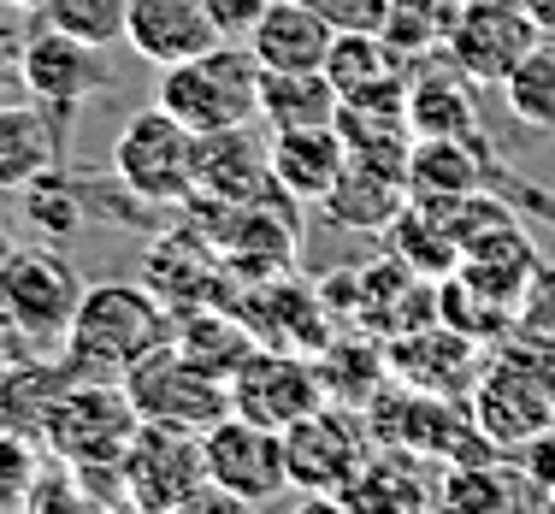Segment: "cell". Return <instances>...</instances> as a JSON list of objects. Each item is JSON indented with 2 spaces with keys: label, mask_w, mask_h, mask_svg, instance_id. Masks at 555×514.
Listing matches in <instances>:
<instances>
[{
  "label": "cell",
  "mask_w": 555,
  "mask_h": 514,
  "mask_svg": "<svg viewBox=\"0 0 555 514\" xmlns=\"http://www.w3.org/2000/svg\"><path fill=\"white\" fill-rule=\"evenodd\" d=\"M166 337L171 313L149 284H89L60 337V361L72 367V378H113L118 385Z\"/></svg>",
  "instance_id": "1"
},
{
  "label": "cell",
  "mask_w": 555,
  "mask_h": 514,
  "mask_svg": "<svg viewBox=\"0 0 555 514\" xmlns=\"http://www.w3.org/2000/svg\"><path fill=\"white\" fill-rule=\"evenodd\" d=\"M154 101L190 125L195 137H214V130H236L260 118V60L248 42H214L207 54L178 60L160 72Z\"/></svg>",
  "instance_id": "2"
},
{
  "label": "cell",
  "mask_w": 555,
  "mask_h": 514,
  "mask_svg": "<svg viewBox=\"0 0 555 514\" xmlns=\"http://www.w3.org/2000/svg\"><path fill=\"white\" fill-rule=\"evenodd\" d=\"M118 491L125 503L137 509H214L231 503L214 479H207V450H202V432H183V426H160V420H142L137 438H130L125 461H118ZM236 509V503H231Z\"/></svg>",
  "instance_id": "3"
},
{
  "label": "cell",
  "mask_w": 555,
  "mask_h": 514,
  "mask_svg": "<svg viewBox=\"0 0 555 514\" xmlns=\"http://www.w3.org/2000/svg\"><path fill=\"white\" fill-rule=\"evenodd\" d=\"M137 426H142V414L125 385H113V378H72L60 390V402L48 408L42 444H48V455L72 461L77 473H113L125 461L130 438H137Z\"/></svg>",
  "instance_id": "4"
},
{
  "label": "cell",
  "mask_w": 555,
  "mask_h": 514,
  "mask_svg": "<svg viewBox=\"0 0 555 514\" xmlns=\"http://www.w3.org/2000/svg\"><path fill=\"white\" fill-rule=\"evenodd\" d=\"M195 160H202V137L190 125H178L160 101L149 113H130L125 130L113 137V178L137 202L154 207L195 202Z\"/></svg>",
  "instance_id": "5"
},
{
  "label": "cell",
  "mask_w": 555,
  "mask_h": 514,
  "mask_svg": "<svg viewBox=\"0 0 555 514\" xmlns=\"http://www.w3.org/2000/svg\"><path fill=\"white\" fill-rule=\"evenodd\" d=\"M83 290H89L83 272L54 243H24V248L12 243L7 260H0V320H7V332L60 349Z\"/></svg>",
  "instance_id": "6"
},
{
  "label": "cell",
  "mask_w": 555,
  "mask_h": 514,
  "mask_svg": "<svg viewBox=\"0 0 555 514\" xmlns=\"http://www.w3.org/2000/svg\"><path fill=\"white\" fill-rule=\"evenodd\" d=\"M284 461H289V485L308 503H337V491H349L361 479V467L373 461V432L361 426V414L349 402H320L284 432Z\"/></svg>",
  "instance_id": "7"
},
{
  "label": "cell",
  "mask_w": 555,
  "mask_h": 514,
  "mask_svg": "<svg viewBox=\"0 0 555 514\" xmlns=\"http://www.w3.org/2000/svg\"><path fill=\"white\" fill-rule=\"evenodd\" d=\"M118 385L130 390V402H137L142 420H160V426L207 432L219 414H231V385H224L219 373H207L202 361H190L171 337L160 349L142 355Z\"/></svg>",
  "instance_id": "8"
},
{
  "label": "cell",
  "mask_w": 555,
  "mask_h": 514,
  "mask_svg": "<svg viewBox=\"0 0 555 514\" xmlns=\"http://www.w3.org/2000/svg\"><path fill=\"white\" fill-rule=\"evenodd\" d=\"M473 426L491 450H520L555 426V367L544 361H496L473 378Z\"/></svg>",
  "instance_id": "9"
},
{
  "label": "cell",
  "mask_w": 555,
  "mask_h": 514,
  "mask_svg": "<svg viewBox=\"0 0 555 514\" xmlns=\"http://www.w3.org/2000/svg\"><path fill=\"white\" fill-rule=\"evenodd\" d=\"M224 385H231V414L260 420V426H272V432H289L301 414H313L320 402H332V390H325L320 373H313L308 355L301 349H272V343H255Z\"/></svg>",
  "instance_id": "10"
},
{
  "label": "cell",
  "mask_w": 555,
  "mask_h": 514,
  "mask_svg": "<svg viewBox=\"0 0 555 514\" xmlns=\"http://www.w3.org/2000/svg\"><path fill=\"white\" fill-rule=\"evenodd\" d=\"M202 450H207V479H214L236 509H248V503H272V497H284V491H289L284 432L260 426V420L219 414L214 426L202 432Z\"/></svg>",
  "instance_id": "11"
},
{
  "label": "cell",
  "mask_w": 555,
  "mask_h": 514,
  "mask_svg": "<svg viewBox=\"0 0 555 514\" xmlns=\"http://www.w3.org/2000/svg\"><path fill=\"white\" fill-rule=\"evenodd\" d=\"M538 42H544V30L532 24L526 7H461V18L449 24L438 54L455 65L473 89H502V77L532 54Z\"/></svg>",
  "instance_id": "12"
},
{
  "label": "cell",
  "mask_w": 555,
  "mask_h": 514,
  "mask_svg": "<svg viewBox=\"0 0 555 514\" xmlns=\"http://www.w3.org/2000/svg\"><path fill=\"white\" fill-rule=\"evenodd\" d=\"M101 83H107V72H101L95 42H77L72 30H60L48 18L24 36V95L42 101L48 113H60L65 125L101 95Z\"/></svg>",
  "instance_id": "13"
},
{
  "label": "cell",
  "mask_w": 555,
  "mask_h": 514,
  "mask_svg": "<svg viewBox=\"0 0 555 514\" xmlns=\"http://www.w3.org/2000/svg\"><path fill=\"white\" fill-rule=\"evenodd\" d=\"M337 30L343 24L313 0H272L267 18L248 36V48H255L260 72H325Z\"/></svg>",
  "instance_id": "14"
},
{
  "label": "cell",
  "mask_w": 555,
  "mask_h": 514,
  "mask_svg": "<svg viewBox=\"0 0 555 514\" xmlns=\"http://www.w3.org/2000/svg\"><path fill=\"white\" fill-rule=\"evenodd\" d=\"M219 42L214 30V12L207 0H130V18H125V48L149 65H178L195 60Z\"/></svg>",
  "instance_id": "15"
},
{
  "label": "cell",
  "mask_w": 555,
  "mask_h": 514,
  "mask_svg": "<svg viewBox=\"0 0 555 514\" xmlns=\"http://www.w3.org/2000/svg\"><path fill=\"white\" fill-rule=\"evenodd\" d=\"M224 267L219 255L207 248V236H160V243L149 248V260H142V284L154 290V296L166 301V313L178 320V313H195V308H214L224 301Z\"/></svg>",
  "instance_id": "16"
},
{
  "label": "cell",
  "mask_w": 555,
  "mask_h": 514,
  "mask_svg": "<svg viewBox=\"0 0 555 514\" xmlns=\"http://www.w3.org/2000/svg\"><path fill=\"white\" fill-rule=\"evenodd\" d=\"M65 160V118L42 101H0V195H24Z\"/></svg>",
  "instance_id": "17"
},
{
  "label": "cell",
  "mask_w": 555,
  "mask_h": 514,
  "mask_svg": "<svg viewBox=\"0 0 555 514\" xmlns=\"http://www.w3.org/2000/svg\"><path fill=\"white\" fill-rule=\"evenodd\" d=\"M325 214L343 231H390L396 214L408 207V166L402 160H373V154H349L343 178L325 195Z\"/></svg>",
  "instance_id": "18"
},
{
  "label": "cell",
  "mask_w": 555,
  "mask_h": 514,
  "mask_svg": "<svg viewBox=\"0 0 555 514\" xmlns=\"http://www.w3.org/2000/svg\"><path fill=\"white\" fill-rule=\"evenodd\" d=\"M272 183L289 202H325L332 183L349 166V142L337 125H308V130H272Z\"/></svg>",
  "instance_id": "19"
},
{
  "label": "cell",
  "mask_w": 555,
  "mask_h": 514,
  "mask_svg": "<svg viewBox=\"0 0 555 514\" xmlns=\"http://www.w3.org/2000/svg\"><path fill=\"white\" fill-rule=\"evenodd\" d=\"M479 171H491V154L479 137H414L408 149V202L449 207L461 195H479Z\"/></svg>",
  "instance_id": "20"
},
{
  "label": "cell",
  "mask_w": 555,
  "mask_h": 514,
  "mask_svg": "<svg viewBox=\"0 0 555 514\" xmlns=\"http://www.w3.org/2000/svg\"><path fill=\"white\" fill-rule=\"evenodd\" d=\"M272 154L260 137H248V125L236 130H214L202 137V160H195V195L214 202H260L272 195Z\"/></svg>",
  "instance_id": "21"
},
{
  "label": "cell",
  "mask_w": 555,
  "mask_h": 514,
  "mask_svg": "<svg viewBox=\"0 0 555 514\" xmlns=\"http://www.w3.org/2000/svg\"><path fill=\"white\" fill-rule=\"evenodd\" d=\"M337 83L332 72H260V125L267 130H308L337 125Z\"/></svg>",
  "instance_id": "22"
},
{
  "label": "cell",
  "mask_w": 555,
  "mask_h": 514,
  "mask_svg": "<svg viewBox=\"0 0 555 514\" xmlns=\"http://www.w3.org/2000/svg\"><path fill=\"white\" fill-rule=\"evenodd\" d=\"M443 60V54H438ZM408 130L414 137H479L473 83L443 60V77H408Z\"/></svg>",
  "instance_id": "23"
},
{
  "label": "cell",
  "mask_w": 555,
  "mask_h": 514,
  "mask_svg": "<svg viewBox=\"0 0 555 514\" xmlns=\"http://www.w3.org/2000/svg\"><path fill=\"white\" fill-rule=\"evenodd\" d=\"M72 385V367L60 361H12L0 367V426H18L30 438H42L48 408L60 402V390Z\"/></svg>",
  "instance_id": "24"
},
{
  "label": "cell",
  "mask_w": 555,
  "mask_h": 514,
  "mask_svg": "<svg viewBox=\"0 0 555 514\" xmlns=\"http://www.w3.org/2000/svg\"><path fill=\"white\" fill-rule=\"evenodd\" d=\"M171 343H178L190 361H202L207 373H219V378H231L236 367H243V355L255 349V332H248V320L243 313H219V301L214 308H195V313H178L171 320Z\"/></svg>",
  "instance_id": "25"
},
{
  "label": "cell",
  "mask_w": 555,
  "mask_h": 514,
  "mask_svg": "<svg viewBox=\"0 0 555 514\" xmlns=\"http://www.w3.org/2000/svg\"><path fill=\"white\" fill-rule=\"evenodd\" d=\"M461 7H467V0H378V36H385L402 60L438 54L449 24L461 18Z\"/></svg>",
  "instance_id": "26"
},
{
  "label": "cell",
  "mask_w": 555,
  "mask_h": 514,
  "mask_svg": "<svg viewBox=\"0 0 555 514\" xmlns=\"http://www.w3.org/2000/svg\"><path fill=\"white\" fill-rule=\"evenodd\" d=\"M426 503H438V491L414 479V467L396 455V444H390V455L373 450L361 479L349 491H337V509H426Z\"/></svg>",
  "instance_id": "27"
},
{
  "label": "cell",
  "mask_w": 555,
  "mask_h": 514,
  "mask_svg": "<svg viewBox=\"0 0 555 514\" xmlns=\"http://www.w3.org/2000/svg\"><path fill=\"white\" fill-rule=\"evenodd\" d=\"M502 101L526 130H555V36L532 48L508 77H502Z\"/></svg>",
  "instance_id": "28"
},
{
  "label": "cell",
  "mask_w": 555,
  "mask_h": 514,
  "mask_svg": "<svg viewBox=\"0 0 555 514\" xmlns=\"http://www.w3.org/2000/svg\"><path fill=\"white\" fill-rule=\"evenodd\" d=\"M24 214H30V226L42 231V236L65 243V236L83 231L89 202H83V190H77V183L65 178V171H48V178H36L30 190H24Z\"/></svg>",
  "instance_id": "29"
},
{
  "label": "cell",
  "mask_w": 555,
  "mask_h": 514,
  "mask_svg": "<svg viewBox=\"0 0 555 514\" xmlns=\"http://www.w3.org/2000/svg\"><path fill=\"white\" fill-rule=\"evenodd\" d=\"M36 18L60 24V30H72L77 42H125V18H130V0H48Z\"/></svg>",
  "instance_id": "30"
},
{
  "label": "cell",
  "mask_w": 555,
  "mask_h": 514,
  "mask_svg": "<svg viewBox=\"0 0 555 514\" xmlns=\"http://www.w3.org/2000/svg\"><path fill=\"white\" fill-rule=\"evenodd\" d=\"M48 467V444L18 426H0V509H30V491Z\"/></svg>",
  "instance_id": "31"
},
{
  "label": "cell",
  "mask_w": 555,
  "mask_h": 514,
  "mask_svg": "<svg viewBox=\"0 0 555 514\" xmlns=\"http://www.w3.org/2000/svg\"><path fill=\"white\" fill-rule=\"evenodd\" d=\"M514 497H538L532 485H502V467H449V479L438 485L443 509H508ZM544 503V497H538Z\"/></svg>",
  "instance_id": "32"
},
{
  "label": "cell",
  "mask_w": 555,
  "mask_h": 514,
  "mask_svg": "<svg viewBox=\"0 0 555 514\" xmlns=\"http://www.w3.org/2000/svg\"><path fill=\"white\" fill-rule=\"evenodd\" d=\"M267 7H272V0H207L219 42H248V36H255V24L267 18Z\"/></svg>",
  "instance_id": "33"
},
{
  "label": "cell",
  "mask_w": 555,
  "mask_h": 514,
  "mask_svg": "<svg viewBox=\"0 0 555 514\" xmlns=\"http://www.w3.org/2000/svg\"><path fill=\"white\" fill-rule=\"evenodd\" d=\"M520 479L532 485L544 503H555V426L538 432L532 444H520Z\"/></svg>",
  "instance_id": "34"
},
{
  "label": "cell",
  "mask_w": 555,
  "mask_h": 514,
  "mask_svg": "<svg viewBox=\"0 0 555 514\" xmlns=\"http://www.w3.org/2000/svg\"><path fill=\"white\" fill-rule=\"evenodd\" d=\"M526 332H550L555 337V272H544V279H532V290H526Z\"/></svg>",
  "instance_id": "35"
},
{
  "label": "cell",
  "mask_w": 555,
  "mask_h": 514,
  "mask_svg": "<svg viewBox=\"0 0 555 514\" xmlns=\"http://www.w3.org/2000/svg\"><path fill=\"white\" fill-rule=\"evenodd\" d=\"M12 89H24V36L0 24V101H7Z\"/></svg>",
  "instance_id": "36"
},
{
  "label": "cell",
  "mask_w": 555,
  "mask_h": 514,
  "mask_svg": "<svg viewBox=\"0 0 555 514\" xmlns=\"http://www.w3.org/2000/svg\"><path fill=\"white\" fill-rule=\"evenodd\" d=\"M526 12H532V24L544 36H555V0H526Z\"/></svg>",
  "instance_id": "37"
},
{
  "label": "cell",
  "mask_w": 555,
  "mask_h": 514,
  "mask_svg": "<svg viewBox=\"0 0 555 514\" xmlns=\"http://www.w3.org/2000/svg\"><path fill=\"white\" fill-rule=\"evenodd\" d=\"M12 248V214H7V195H0V260H7Z\"/></svg>",
  "instance_id": "38"
},
{
  "label": "cell",
  "mask_w": 555,
  "mask_h": 514,
  "mask_svg": "<svg viewBox=\"0 0 555 514\" xmlns=\"http://www.w3.org/2000/svg\"><path fill=\"white\" fill-rule=\"evenodd\" d=\"M0 7H12V12H42L48 0H0Z\"/></svg>",
  "instance_id": "39"
},
{
  "label": "cell",
  "mask_w": 555,
  "mask_h": 514,
  "mask_svg": "<svg viewBox=\"0 0 555 514\" xmlns=\"http://www.w3.org/2000/svg\"><path fill=\"white\" fill-rule=\"evenodd\" d=\"M467 7H526V0H467Z\"/></svg>",
  "instance_id": "40"
},
{
  "label": "cell",
  "mask_w": 555,
  "mask_h": 514,
  "mask_svg": "<svg viewBox=\"0 0 555 514\" xmlns=\"http://www.w3.org/2000/svg\"><path fill=\"white\" fill-rule=\"evenodd\" d=\"M0 325H7V320H0Z\"/></svg>",
  "instance_id": "41"
}]
</instances>
